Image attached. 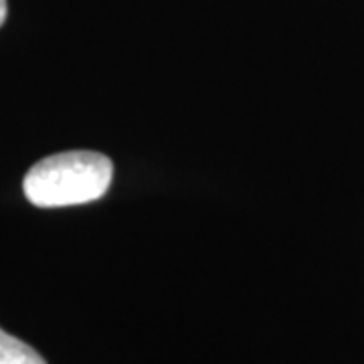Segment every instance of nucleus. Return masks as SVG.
<instances>
[{"mask_svg":"<svg viewBox=\"0 0 364 364\" xmlns=\"http://www.w3.org/2000/svg\"><path fill=\"white\" fill-rule=\"evenodd\" d=\"M112 176L114 164L100 152H61L28 170L23 191L35 207H71L102 198L112 184Z\"/></svg>","mask_w":364,"mask_h":364,"instance_id":"nucleus-1","label":"nucleus"},{"mask_svg":"<svg viewBox=\"0 0 364 364\" xmlns=\"http://www.w3.org/2000/svg\"><path fill=\"white\" fill-rule=\"evenodd\" d=\"M0 364H47L35 348L0 328Z\"/></svg>","mask_w":364,"mask_h":364,"instance_id":"nucleus-2","label":"nucleus"},{"mask_svg":"<svg viewBox=\"0 0 364 364\" xmlns=\"http://www.w3.org/2000/svg\"><path fill=\"white\" fill-rule=\"evenodd\" d=\"M6 21V0H0V26Z\"/></svg>","mask_w":364,"mask_h":364,"instance_id":"nucleus-3","label":"nucleus"}]
</instances>
